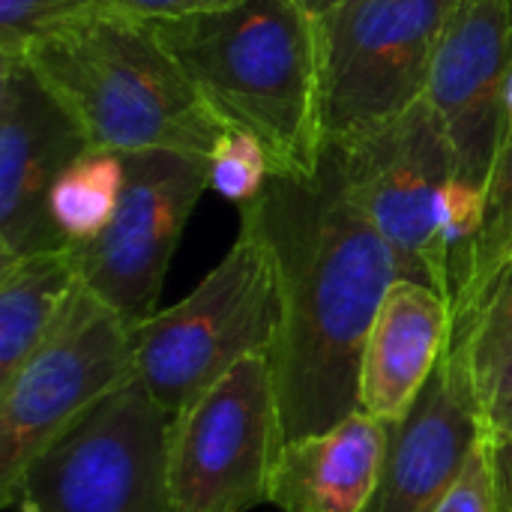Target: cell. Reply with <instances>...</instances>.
Returning <instances> with one entry per match:
<instances>
[{"instance_id": "11", "label": "cell", "mask_w": 512, "mask_h": 512, "mask_svg": "<svg viewBox=\"0 0 512 512\" xmlns=\"http://www.w3.org/2000/svg\"><path fill=\"white\" fill-rule=\"evenodd\" d=\"M90 150L24 57H0V261L69 246L48 213L60 171Z\"/></svg>"}, {"instance_id": "13", "label": "cell", "mask_w": 512, "mask_h": 512, "mask_svg": "<svg viewBox=\"0 0 512 512\" xmlns=\"http://www.w3.org/2000/svg\"><path fill=\"white\" fill-rule=\"evenodd\" d=\"M483 435L471 390L444 351L411 411L387 423L384 468L366 512H435Z\"/></svg>"}, {"instance_id": "10", "label": "cell", "mask_w": 512, "mask_h": 512, "mask_svg": "<svg viewBox=\"0 0 512 512\" xmlns=\"http://www.w3.org/2000/svg\"><path fill=\"white\" fill-rule=\"evenodd\" d=\"M126 186L111 225L72 246L81 282L126 324L159 312L162 285L198 198L207 192V159L177 150L123 153Z\"/></svg>"}, {"instance_id": "17", "label": "cell", "mask_w": 512, "mask_h": 512, "mask_svg": "<svg viewBox=\"0 0 512 512\" xmlns=\"http://www.w3.org/2000/svg\"><path fill=\"white\" fill-rule=\"evenodd\" d=\"M78 282L72 246L0 261V384L45 342Z\"/></svg>"}, {"instance_id": "22", "label": "cell", "mask_w": 512, "mask_h": 512, "mask_svg": "<svg viewBox=\"0 0 512 512\" xmlns=\"http://www.w3.org/2000/svg\"><path fill=\"white\" fill-rule=\"evenodd\" d=\"M435 512H498L495 504V480H492V456H489V435H483L459 480L450 486V492L441 498Z\"/></svg>"}, {"instance_id": "9", "label": "cell", "mask_w": 512, "mask_h": 512, "mask_svg": "<svg viewBox=\"0 0 512 512\" xmlns=\"http://www.w3.org/2000/svg\"><path fill=\"white\" fill-rule=\"evenodd\" d=\"M282 447L270 354H252L168 423V486L177 512H252L270 504Z\"/></svg>"}, {"instance_id": "18", "label": "cell", "mask_w": 512, "mask_h": 512, "mask_svg": "<svg viewBox=\"0 0 512 512\" xmlns=\"http://www.w3.org/2000/svg\"><path fill=\"white\" fill-rule=\"evenodd\" d=\"M126 186L123 153L90 147L72 159L51 186L48 213L69 246L96 240L114 219Z\"/></svg>"}, {"instance_id": "16", "label": "cell", "mask_w": 512, "mask_h": 512, "mask_svg": "<svg viewBox=\"0 0 512 512\" xmlns=\"http://www.w3.org/2000/svg\"><path fill=\"white\" fill-rule=\"evenodd\" d=\"M447 357L459 366L492 438L512 435V258L453 306Z\"/></svg>"}, {"instance_id": "3", "label": "cell", "mask_w": 512, "mask_h": 512, "mask_svg": "<svg viewBox=\"0 0 512 512\" xmlns=\"http://www.w3.org/2000/svg\"><path fill=\"white\" fill-rule=\"evenodd\" d=\"M21 57L78 120L90 147L207 159L225 129L153 21L114 6L39 33Z\"/></svg>"}, {"instance_id": "6", "label": "cell", "mask_w": 512, "mask_h": 512, "mask_svg": "<svg viewBox=\"0 0 512 512\" xmlns=\"http://www.w3.org/2000/svg\"><path fill=\"white\" fill-rule=\"evenodd\" d=\"M456 0H339L318 15L321 141H354L429 96Z\"/></svg>"}, {"instance_id": "20", "label": "cell", "mask_w": 512, "mask_h": 512, "mask_svg": "<svg viewBox=\"0 0 512 512\" xmlns=\"http://www.w3.org/2000/svg\"><path fill=\"white\" fill-rule=\"evenodd\" d=\"M270 177L273 165L264 144L246 129L225 126L207 156V189L246 207L264 192Z\"/></svg>"}, {"instance_id": "4", "label": "cell", "mask_w": 512, "mask_h": 512, "mask_svg": "<svg viewBox=\"0 0 512 512\" xmlns=\"http://www.w3.org/2000/svg\"><path fill=\"white\" fill-rule=\"evenodd\" d=\"M279 318L273 249L240 210L237 240L198 288L132 327L135 378L174 417L246 357L273 354Z\"/></svg>"}, {"instance_id": "23", "label": "cell", "mask_w": 512, "mask_h": 512, "mask_svg": "<svg viewBox=\"0 0 512 512\" xmlns=\"http://www.w3.org/2000/svg\"><path fill=\"white\" fill-rule=\"evenodd\" d=\"M237 3H243V0H111L114 9L129 12L135 18H147V21L186 18V15H198V12L228 9V6H237Z\"/></svg>"}, {"instance_id": "5", "label": "cell", "mask_w": 512, "mask_h": 512, "mask_svg": "<svg viewBox=\"0 0 512 512\" xmlns=\"http://www.w3.org/2000/svg\"><path fill=\"white\" fill-rule=\"evenodd\" d=\"M171 414L132 378L6 489L9 512H177L168 486Z\"/></svg>"}, {"instance_id": "24", "label": "cell", "mask_w": 512, "mask_h": 512, "mask_svg": "<svg viewBox=\"0 0 512 512\" xmlns=\"http://www.w3.org/2000/svg\"><path fill=\"white\" fill-rule=\"evenodd\" d=\"M489 456H492V480H495L498 512H512V435L510 438H492L489 435Z\"/></svg>"}, {"instance_id": "26", "label": "cell", "mask_w": 512, "mask_h": 512, "mask_svg": "<svg viewBox=\"0 0 512 512\" xmlns=\"http://www.w3.org/2000/svg\"><path fill=\"white\" fill-rule=\"evenodd\" d=\"M504 114H507V120L512 123V72L510 78H507V84H504Z\"/></svg>"}, {"instance_id": "14", "label": "cell", "mask_w": 512, "mask_h": 512, "mask_svg": "<svg viewBox=\"0 0 512 512\" xmlns=\"http://www.w3.org/2000/svg\"><path fill=\"white\" fill-rule=\"evenodd\" d=\"M450 300L414 279H396L387 291L360 363V411L381 420H402L432 378L447 339Z\"/></svg>"}, {"instance_id": "2", "label": "cell", "mask_w": 512, "mask_h": 512, "mask_svg": "<svg viewBox=\"0 0 512 512\" xmlns=\"http://www.w3.org/2000/svg\"><path fill=\"white\" fill-rule=\"evenodd\" d=\"M153 27L213 114L264 144L273 174L306 180L318 171V15L303 0H243Z\"/></svg>"}, {"instance_id": "12", "label": "cell", "mask_w": 512, "mask_h": 512, "mask_svg": "<svg viewBox=\"0 0 512 512\" xmlns=\"http://www.w3.org/2000/svg\"><path fill=\"white\" fill-rule=\"evenodd\" d=\"M512 72V0H456L435 66L429 99L438 108L456 177L489 186L507 129L504 84Z\"/></svg>"}, {"instance_id": "1", "label": "cell", "mask_w": 512, "mask_h": 512, "mask_svg": "<svg viewBox=\"0 0 512 512\" xmlns=\"http://www.w3.org/2000/svg\"><path fill=\"white\" fill-rule=\"evenodd\" d=\"M240 210L255 216L276 261L282 318L270 360L288 444L360 411L363 348L402 270L351 201L330 150L312 177L273 174Z\"/></svg>"}, {"instance_id": "21", "label": "cell", "mask_w": 512, "mask_h": 512, "mask_svg": "<svg viewBox=\"0 0 512 512\" xmlns=\"http://www.w3.org/2000/svg\"><path fill=\"white\" fill-rule=\"evenodd\" d=\"M108 6L111 0H0V57H21L39 33Z\"/></svg>"}, {"instance_id": "7", "label": "cell", "mask_w": 512, "mask_h": 512, "mask_svg": "<svg viewBox=\"0 0 512 512\" xmlns=\"http://www.w3.org/2000/svg\"><path fill=\"white\" fill-rule=\"evenodd\" d=\"M132 378V324L78 282L45 342L0 384V489Z\"/></svg>"}, {"instance_id": "15", "label": "cell", "mask_w": 512, "mask_h": 512, "mask_svg": "<svg viewBox=\"0 0 512 512\" xmlns=\"http://www.w3.org/2000/svg\"><path fill=\"white\" fill-rule=\"evenodd\" d=\"M387 423L357 411L348 420L279 447L270 504L282 512H366L384 468Z\"/></svg>"}, {"instance_id": "25", "label": "cell", "mask_w": 512, "mask_h": 512, "mask_svg": "<svg viewBox=\"0 0 512 512\" xmlns=\"http://www.w3.org/2000/svg\"><path fill=\"white\" fill-rule=\"evenodd\" d=\"M303 3H306L315 15H321V12H327L330 6H336L339 0H303Z\"/></svg>"}, {"instance_id": "19", "label": "cell", "mask_w": 512, "mask_h": 512, "mask_svg": "<svg viewBox=\"0 0 512 512\" xmlns=\"http://www.w3.org/2000/svg\"><path fill=\"white\" fill-rule=\"evenodd\" d=\"M512 258V123H507L489 186H486V207H483V225L474 240L465 276L450 300V309L471 297L486 279H492Z\"/></svg>"}, {"instance_id": "8", "label": "cell", "mask_w": 512, "mask_h": 512, "mask_svg": "<svg viewBox=\"0 0 512 512\" xmlns=\"http://www.w3.org/2000/svg\"><path fill=\"white\" fill-rule=\"evenodd\" d=\"M324 150L336 156L351 201L396 252L402 279L450 300L441 207L456 159L432 99L423 96L396 120Z\"/></svg>"}]
</instances>
